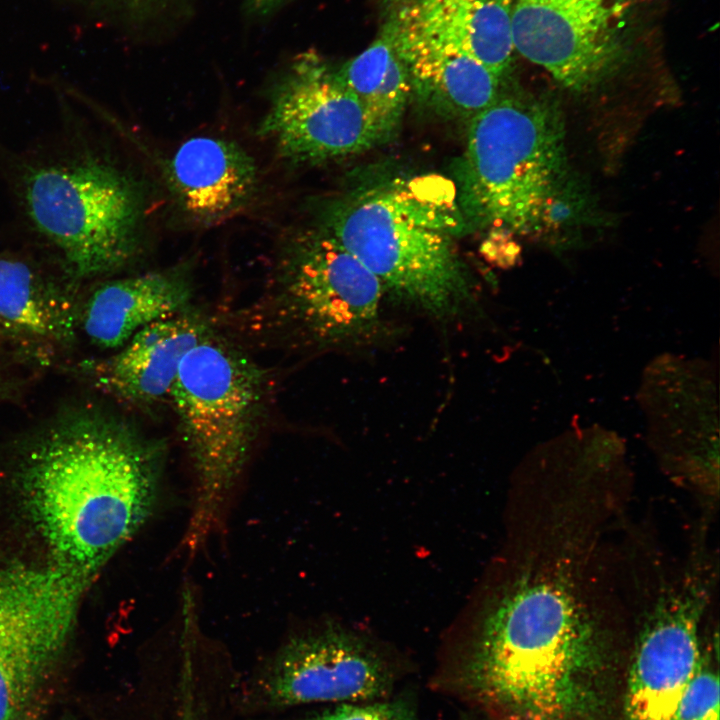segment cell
I'll return each instance as SVG.
<instances>
[{
  "label": "cell",
  "mask_w": 720,
  "mask_h": 720,
  "mask_svg": "<svg viewBox=\"0 0 720 720\" xmlns=\"http://www.w3.org/2000/svg\"><path fill=\"white\" fill-rule=\"evenodd\" d=\"M536 546L489 609L448 687L491 720H592L608 641L581 577L577 534Z\"/></svg>",
  "instance_id": "obj_1"
},
{
  "label": "cell",
  "mask_w": 720,
  "mask_h": 720,
  "mask_svg": "<svg viewBox=\"0 0 720 720\" xmlns=\"http://www.w3.org/2000/svg\"><path fill=\"white\" fill-rule=\"evenodd\" d=\"M164 449L92 406L49 421L20 464L33 524L54 566L88 582L150 517Z\"/></svg>",
  "instance_id": "obj_2"
},
{
  "label": "cell",
  "mask_w": 720,
  "mask_h": 720,
  "mask_svg": "<svg viewBox=\"0 0 720 720\" xmlns=\"http://www.w3.org/2000/svg\"><path fill=\"white\" fill-rule=\"evenodd\" d=\"M59 106L57 129L22 150L5 149L1 168L24 224L81 281L134 259L144 202L138 183L99 144L88 99Z\"/></svg>",
  "instance_id": "obj_3"
},
{
  "label": "cell",
  "mask_w": 720,
  "mask_h": 720,
  "mask_svg": "<svg viewBox=\"0 0 720 720\" xmlns=\"http://www.w3.org/2000/svg\"><path fill=\"white\" fill-rule=\"evenodd\" d=\"M455 186L441 176L365 186L326 209L321 227L380 282L385 296L439 320L474 300L455 239L464 230Z\"/></svg>",
  "instance_id": "obj_4"
},
{
  "label": "cell",
  "mask_w": 720,
  "mask_h": 720,
  "mask_svg": "<svg viewBox=\"0 0 720 720\" xmlns=\"http://www.w3.org/2000/svg\"><path fill=\"white\" fill-rule=\"evenodd\" d=\"M265 370L212 331L183 357L168 399L196 478L186 533L194 550L218 523L267 408Z\"/></svg>",
  "instance_id": "obj_5"
},
{
  "label": "cell",
  "mask_w": 720,
  "mask_h": 720,
  "mask_svg": "<svg viewBox=\"0 0 720 720\" xmlns=\"http://www.w3.org/2000/svg\"><path fill=\"white\" fill-rule=\"evenodd\" d=\"M566 175L564 121L552 98L503 86L470 119L458 198L481 224L536 230Z\"/></svg>",
  "instance_id": "obj_6"
},
{
  "label": "cell",
  "mask_w": 720,
  "mask_h": 720,
  "mask_svg": "<svg viewBox=\"0 0 720 720\" xmlns=\"http://www.w3.org/2000/svg\"><path fill=\"white\" fill-rule=\"evenodd\" d=\"M378 279L322 228L295 236L278 263L273 307L304 344L353 348L384 330Z\"/></svg>",
  "instance_id": "obj_7"
},
{
  "label": "cell",
  "mask_w": 720,
  "mask_h": 720,
  "mask_svg": "<svg viewBox=\"0 0 720 720\" xmlns=\"http://www.w3.org/2000/svg\"><path fill=\"white\" fill-rule=\"evenodd\" d=\"M637 0H514V50L565 88L592 91L629 62Z\"/></svg>",
  "instance_id": "obj_8"
},
{
  "label": "cell",
  "mask_w": 720,
  "mask_h": 720,
  "mask_svg": "<svg viewBox=\"0 0 720 720\" xmlns=\"http://www.w3.org/2000/svg\"><path fill=\"white\" fill-rule=\"evenodd\" d=\"M88 581L0 563V720H19L63 651Z\"/></svg>",
  "instance_id": "obj_9"
},
{
  "label": "cell",
  "mask_w": 720,
  "mask_h": 720,
  "mask_svg": "<svg viewBox=\"0 0 720 720\" xmlns=\"http://www.w3.org/2000/svg\"><path fill=\"white\" fill-rule=\"evenodd\" d=\"M259 133L299 164L328 163L378 145L357 99L314 52L298 56L277 82Z\"/></svg>",
  "instance_id": "obj_10"
},
{
  "label": "cell",
  "mask_w": 720,
  "mask_h": 720,
  "mask_svg": "<svg viewBox=\"0 0 720 720\" xmlns=\"http://www.w3.org/2000/svg\"><path fill=\"white\" fill-rule=\"evenodd\" d=\"M708 580L696 569L664 589L636 641L625 693L627 720H675L680 700L700 669L699 628Z\"/></svg>",
  "instance_id": "obj_11"
},
{
  "label": "cell",
  "mask_w": 720,
  "mask_h": 720,
  "mask_svg": "<svg viewBox=\"0 0 720 720\" xmlns=\"http://www.w3.org/2000/svg\"><path fill=\"white\" fill-rule=\"evenodd\" d=\"M392 684L393 672L375 649L333 628L286 642L257 674L251 692L257 705L281 708L379 700Z\"/></svg>",
  "instance_id": "obj_12"
},
{
  "label": "cell",
  "mask_w": 720,
  "mask_h": 720,
  "mask_svg": "<svg viewBox=\"0 0 720 720\" xmlns=\"http://www.w3.org/2000/svg\"><path fill=\"white\" fill-rule=\"evenodd\" d=\"M73 282L31 257L0 251V344L44 363L71 347L81 313Z\"/></svg>",
  "instance_id": "obj_13"
},
{
  "label": "cell",
  "mask_w": 720,
  "mask_h": 720,
  "mask_svg": "<svg viewBox=\"0 0 720 720\" xmlns=\"http://www.w3.org/2000/svg\"><path fill=\"white\" fill-rule=\"evenodd\" d=\"M211 331L200 314L187 309L145 326L117 353L83 368L100 390L152 405L169 397L183 357Z\"/></svg>",
  "instance_id": "obj_14"
},
{
  "label": "cell",
  "mask_w": 720,
  "mask_h": 720,
  "mask_svg": "<svg viewBox=\"0 0 720 720\" xmlns=\"http://www.w3.org/2000/svg\"><path fill=\"white\" fill-rule=\"evenodd\" d=\"M514 0H398L385 24L481 62L504 82L514 51Z\"/></svg>",
  "instance_id": "obj_15"
},
{
  "label": "cell",
  "mask_w": 720,
  "mask_h": 720,
  "mask_svg": "<svg viewBox=\"0 0 720 720\" xmlns=\"http://www.w3.org/2000/svg\"><path fill=\"white\" fill-rule=\"evenodd\" d=\"M168 183L181 208L201 222L244 207L257 184L253 158L238 144L199 136L185 141L167 164Z\"/></svg>",
  "instance_id": "obj_16"
},
{
  "label": "cell",
  "mask_w": 720,
  "mask_h": 720,
  "mask_svg": "<svg viewBox=\"0 0 720 720\" xmlns=\"http://www.w3.org/2000/svg\"><path fill=\"white\" fill-rule=\"evenodd\" d=\"M192 284L175 268L107 281L81 308L80 323L101 349H119L145 326L188 309Z\"/></svg>",
  "instance_id": "obj_17"
},
{
  "label": "cell",
  "mask_w": 720,
  "mask_h": 720,
  "mask_svg": "<svg viewBox=\"0 0 720 720\" xmlns=\"http://www.w3.org/2000/svg\"><path fill=\"white\" fill-rule=\"evenodd\" d=\"M384 30L407 67L412 94L441 114L471 119L492 103L504 86L465 53L386 25Z\"/></svg>",
  "instance_id": "obj_18"
},
{
  "label": "cell",
  "mask_w": 720,
  "mask_h": 720,
  "mask_svg": "<svg viewBox=\"0 0 720 720\" xmlns=\"http://www.w3.org/2000/svg\"><path fill=\"white\" fill-rule=\"evenodd\" d=\"M337 75L363 109L379 144L397 135L412 94L407 67L384 30Z\"/></svg>",
  "instance_id": "obj_19"
},
{
  "label": "cell",
  "mask_w": 720,
  "mask_h": 720,
  "mask_svg": "<svg viewBox=\"0 0 720 720\" xmlns=\"http://www.w3.org/2000/svg\"><path fill=\"white\" fill-rule=\"evenodd\" d=\"M337 704L298 720H420L415 706L405 698Z\"/></svg>",
  "instance_id": "obj_20"
},
{
  "label": "cell",
  "mask_w": 720,
  "mask_h": 720,
  "mask_svg": "<svg viewBox=\"0 0 720 720\" xmlns=\"http://www.w3.org/2000/svg\"><path fill=\"white\" fill-rule=\"evenodd\" d=\"M719 677L703 662L683 694L675 720H719Z\"/></svg>",
  "instance_id": "obj_21"
},
{
  "label": "cell",
  "mask_w": 720,
  "mask_h": 720,
  "mask_svg": "<svg viewBox=\"0 0 720 720\" xmlns=\"http://www.w3.org/2000/svg\"><path fill=\"white\" fill-rule=\"evenodd\" d=\"M23 388V380L13 374L0 360V403L16 400Z\"/></svg>",
  "instance_id": "obj_22"
},
{
  "label": "cell",
  "mask_w": 720,
  "mask_h": 720,
  "mask_svg": "<svg viewBox=\"0 0 720 720\" xmlns=\"http://www.w3.org/2000/svg\"><path fill=\"white\" fill-rule=\"evenodd\" d=\"M284 0H247L248 5L254 11L267 14L277 8Z\"/></svg>",
  "instance_id": "obj_23"
}]
</instances>
